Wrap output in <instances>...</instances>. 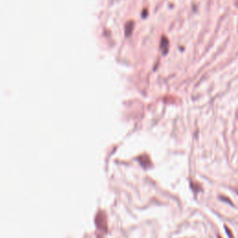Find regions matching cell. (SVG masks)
<instances>
[{
  "label": "cell",
  "mask_w": 238,
  "mask_h": 238,
  "mask_svg": "<svg viewBox=\"0 0 238 238\" xmlns=\"http://www.w3.org/2000/svg\"><path fill=\"white\" fill-rule=\"evenodd\" d=\"M160 48L162 49V52L163 54H166L168 51V48H169V41L168 37L166 36H163L161 39V44H160Z\"/></svg>",
  "instance_id": "cell-1"
},
{
  "label": "cell",
  "mask_w": 238,
  "mask_h": 238,
  "mask_svg": "<svg viewBox=\"0 0 238 238\" xmlns=\"http://www.w3.org/2000/svg\"><path fill=\"white\" fill-rule=\"evenodd\" d=\"M191 186H192V189L194 190V192L195 194H197L198 192H199L201 190V185L199 183H196V182H191Z\"/></svg>",
  "instance_id": "cell-2"
},
{
  "label": "cell",
  "mask_w": 238,
  "mask_h": 238,
  "mask_svg": "<svg viewBox=\"0 0 238 238\" xmlns=\"http://www.w3.org/2000/svg\"><path fill=\"white\" fill-rule=\"evenodd\" d=\"M224 228H225V230H226V233H227V234H228V235H229V237H230V238H233V233H232V232H230L231 230H230V229L228 228V227H227V226H225Z\"/></svg>",
  "instance_id": "cell-3"
},
{
  "label": "cell",
  "mask_w": 238,
  "mask_h": 238,
  "mask_svg": "<svg viewBox=\"0 0 238 238\" xmlns=\"http://www.w3.org/2000/svg\"><path fill=\"white\" fill-rule=\"evenodd\" d=\"M219 198H221V200H225V202H227V203H229V204H232V205H233V203H232V200H230L229 198H226L225 196H221Z\"/></svg>",
  "instance_id": "cell-4"
},
{
  "label": "cell",
  "mask_w": 238,
  "mask_h": 238,
  "mask_svg": "<svg viewBox=\"0 0 238 238\" xmlns=\"http://www.w3.org/2000/svg\"><path fill=\"white\" fill-rule=\"evenodd\" d=\"M236 6H237V8H238V0H237V2H236Z\"/></svg>",
  "instance_id": "cell-5"
}]
</instances>
